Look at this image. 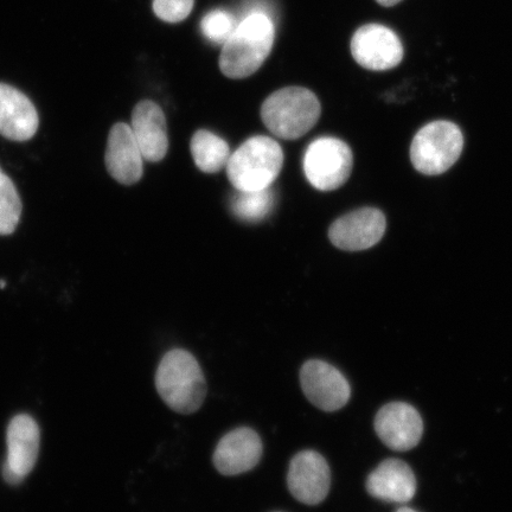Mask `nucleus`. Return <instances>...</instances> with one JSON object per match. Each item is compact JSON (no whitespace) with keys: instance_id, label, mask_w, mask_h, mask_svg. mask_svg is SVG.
<instances>
[{"instance_id":"obj_1","label":"nucleus","mask_w":512,"mask_h":512,"mask_svg":"<svg viewBox=\"0 0 512 512\" xmlns=\"http://www.w3.org/2000/svg\"><path fill=\"white\" fill-rule=\"evenodd\" d=\"M274 37L272 18L262 14L242 18L232 37L223 44L221 72L229 79L249 78L270 55Z\"/></svg>"},{"instance_id":"obj_2","label":"nucleus","mask_w":512,"mask_h":512,"mask_svg":"<svg viewBox=\"0 0 512 512\" xmlns=\"http://www.w3.org/2000/svg\"><path fill=\"white\" fill-rule=\"evenodd\" d=\"M156 388L166 405L181 414L197 412L207 396L206 377L200 364L183 349L171 350L162 358Z\"/></svg>"},{"instance_id":"obj_3","label":"nucleus","mask_w":512,"mask_h":512,"mask_svg":"<svg viewBox=\"0 0 512 512\" xmlns=\"http://www.w3.org/2000/svg\"><path fill=\"white\" fill-rule=\"evenodd\" d=\"M322 106L315 93L303 87H286L268 96L261 118L275 137L296 140L318 123Z\"/></svg>"},{"instance_id":"obj_4","label":"nucleus","mask_w":512,"mask_h":512,"mask_svg":"<svg viewBox=\"0 0 512 512\" xmlns=\"http://www.w3.org/2000/svg\"><path fill=\"white\" fill-rule=\"evenodd\" d=\"M284 166V152L274 139L249 138L229 158L227 176L239 191H259L272 187Z\"/></svg>"},{"instance_id":"obj_5","label":"nucleus","mask_w":512,"mask_h":512,"mask_svg":"<svg viewBox=\"0 0 512 512\" xmlns=\"http://www.w3.org/2000/svg\"><path fill=\"white\" fill-rule=\"evenodd\" d=\"M464 149L460 128L450 121H433L415 134L411 146L414 168L427 176L444 174L456 164Z\"/></svg>"},{"instance_id":"obj_6","label":"nucleus","mask_w":512,"mask_h":512,"mask_svg":"<svg viewBox=\"0 0 512 512\" xmlns=\"http://www.w3.org/2000/svg\"><path fill=\"white\" fill-rule=\"evenodd\" d=\"M352 165L349 145L334 137L316 139L307 147L303 160L307 181L319 191L341 188L351 175Z\"/></svg>"},{"instance_id":"obj_7","label":"nucleus","mask_w":512,"mask_h":512,"mask_svg":"<svg viewBox=\"0 0 512 512\" xmlns=\"http://www.w3.org/2000/svg\"><path fill=\"white\" fill-rule=\"evenodd\" d=\"M351 54L361 67L383 72L399 66L403 46L392 29L381 24H368L352 36Z\"/></svg>"},{"instance_id":"obj_8","label":"nucleus","mask_w":512,"mask_h":512,"mask_svg":"<svg viewBox=\"0 0 512 512\" xmlns=\"http://www.w3.org/2000/svg\"><path fill=\"white\" fill-rule=\"evenodd\" d=\"M40 427L27 414L15 416L6 432L8 457H6L3 476L12 485L22 483L34 469L40 452Z\"/></svg>"},{"instance_id":"obj_9","label":"nucleus","mask_w":512,"mask_h":512,"mask_svg":"<svg viewBox=\"0 0 512 512\" xmlns=\"http://www.w3.org/2000/svg\"><path fill=\"white\" fill-rule=\"evenodd\" d=\"M300 384L307 399L324 412H336L350 399V384L331 364L307 361L300 370Z\"/></svg>"},{"instance_id":"obj_10","label":"nucleus","mask_w":512,"mask_h":512,"mask_svg":"<svg viewBox=\"0 0 512 512\" xmlns=\"http://www.w3.org/2000/svg\"><path fill=\"white\" fill-rule=\"evenodd\" d=\"M386 228V216L381 210L362 208L351 211L332 223L329 238L342 251H366L382 240Z\"/></svg>"},{"instance_id":"obj_11","label":"nucleus","mask_w":512,"mask_h":512,"mask_svg":"<svg viewBox=\"0 0 512 512\" xmlns=\"http://www.w3.org/2000/svg\"><path fill=\"white\" fill-rule=\"evenodd\" d=\"M287 486L300 503L317 505L328 496L331 472L328 462L316 451L299 452L291 460Z\"/></svg>"},{"instance_id":"obj_12","label":"nucleus","mask_w":512,"mask_h":512,"mask_svg":"<svg viewBox=\"0 0 512 512\" xmlns=\"http://www.w3.org/2000/svg\"><path fill=\"white\" fill-rule=\"evenodd\" d=\"M375 431L390 450L405 452L420 443L424 422L416 409L405 402H392L376 414Z\"/></svg>"},{"instance_id":"obj_13","label":"nucleus","mask_w":512,"mask_h":512,"mask_svg":"<svg viewBox=\"0 0 512 512\" xmlns=\"http://www.w3.org/2000/svg\"><path fill=\"white\" fill-rule=\"evenodd\" d=\"M262 450L258 433L248 427L236 428L217 444L213 462L221 475L238 476L259 464Z\"/></svg>"},{"instance_id":"obj_14","label":"nucleus","mask_w":512,"mask_h":512,"mask_svg":"<svg viewBox=\"0 0 512 512\" xmlns=\"http://www.w3.org/2000/svg\"><path fill=\"white\" fill-rule=\"evenodd\" d=\"M144 157L130 125L115 124L107 140L105 162L115 181L136 184L144 174Z\"/></svg>"},{"instance_id":"obj_15","label":"nucleus","mask_w":512,"mask_h":512,"mask_svg":"<svg viewBox=\"0 0 512 512\" xmlns=\"http://www.w3.org/2000/svg\"><path fill=\"white\" fill-rule=\"evenodd\" d=\"M38 126L40 118L28 96L0 83V134L12 142H28L35 136Z\"/></svg>"},{"instance_id":"obj_16","label":"nucleus","mask_w":512,"mask_h":512,"mask_svg":"<svg viewBox=\"0 0 512 512\" xmlns=\"http://www.w3.org/2000/svg\"><path fill=\"white\" fill-rule=\"evenodd\" d=\"M132 132L147 162L158 163L169 150L168 127L162 108L151 100L140 101L132 113Z\"/></svg>"},{"instance_id":"obj_17","label":"nucleus","mask_w":512,"mask_h":512,"mask_svg":"<svg viewBox=\"0 0 512 512\" xmlns=\"http://www.w3.org/2000/svg\"><path fill=\"white\" fill-rule=\"evenodd\" d=\"M370 496L388 503L405 504L416 492L414 472L399 459L384 460L367 479Z\"/></svg>"},{"instance_id":"obj_18","label":"nucleus","mask_w":512,"mask_h":512,"mask_svg":"<svg viewBox=\"0 0 512 512\" xmlns=\"http://www.w3.org/2000/svg\"><path fill=\"white\" fill-rule=\"evenodd\" d=\"M190 150L197 168L206 174H216L227 168L232 156L226 140L207 130H200L194 134Z\"/></svg>"},{"instance_id":"obj_19","label":"nucleus","mask_w":512,"mask_h":512,"mask_svg":"<svg viewBox=\"0 0 512 512\" xmlns=\"http://www.w3.org/2000/svg\"><path fill=\"white\" fill-rule=\"evenodd\" d=\"M274 207V192L271 188L259 191H239L230 201V209L238 219L246 222L265 220Z\"/></svg>"},{"instance_id":"obj_20","label":"nucleus","mask_w":512,"mask_h":512,"mask_svg":"<svg viewBox=\"0 0 512 512\" xmlns=\"http://www.w3.org/2000/svg\"><path fill=\"white\" fill-rule=\"evenodd\" d=\"M22 215V201L14 182L0 171V235L15 232Z\"/></svg>"},{"instance_id":"obj_21","label":"nucleus","mask_w":512,"mask_h":512,"mask_svg":"<svg viewBox=\"0 0 512 512\" xmlns=\"http://www.w3.org/2000/svg\"><path fill=\"white\" fill-rule=\"evenodd\" d=\"M239 23V19L232 12L216 9L203 17L201 31L209 42L223 46L232 37Z\"/></svg>"},{"instance_id":"obj_22","label":"nucleus","mask_w":512,"mask_h":512,"mask_svg":"<svg viewBox=\"0 0 512 512\" xmlns=\"http://www.w3.org/2000/svg\"><path fill=\"white\" fill-rule=\"evenodd\" d=\"M194 2L195 0H153V11L164 22L179 23L189 17Z\"/></svg>"},{"instance_id":"obj_23","label":"nucleus","mask_w":512,"mask_h":512,"mask_svg":"<svg viewBox=\"0 0 512 512\" xmlns=\"http://www.w3.org/2000/svg\"><path fill=\"white\" fill-rule=\"evenodd\" d=\"M376 2L384 6V8H392V6L399 4L401 0H376Z\"/></svg>"},{"instance_id":"obj_24","label":"nucleus","mask_w":512,"mask_h":512,"mask_svg":"<svg viewBox=\"0 0 512 512\" xmlns=\"http://www.w3.org/2000/svg\"><path fill=\"white\" fill-rule=\"evenodd\" d=\"M396 512H418V511H415L411 508H408V507H403V508H400L398 511Z\"/></svg>"},{"instance_id":"obj_25","label":"nucleus","mask_w":512,"mask_h":512,"mask_svg":"<svg viewBox=\"0 0 512 512\" xmlns=\"http://www.w3.org/2000/svg\"><path fill=\"white\" fill-rule=\"evenodd\" d=\"M0 171H2V169H0Z\"/></svg>"}]
</instances>
